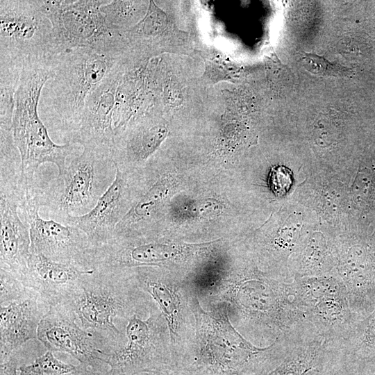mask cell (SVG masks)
Wrapping results in <instances>:
<instances>
[{
    "mask_svg": "<svg viewBox=\"0 0 375 375\" xmlns=\"http://www.w3.org/2000/svg\"><path fill=\"white\" fill-rule=\"evenodd\" d=\"M131 236L115 237L108 243L94 248L90 268L124 269L138 267L176 268L184 280L191 279L199 272L203 256L197 247L169 244Z\"/></svg>",
    "mask_w": 375,
    "mask_h": 375,
    "instance_id": "cell-10",
    "label": "cell"
},
{
    "mask_svg": "<svg viewBox=\"0 0 375 375\" xmlns=\"http://www.w3.org/2000/svg\"><path fill=\"white\" fill-rule=\"evenodd\" d=\"M193 344L178 365L192 375H267L305 335L280 337L267 347L247 340L232 324L223 303L203 307L193 290Z\"/></svg>",
    "mask_w": 375,
    "mask_h": 375,
    "instance_id": "cell-2",
    "label": "cell"
},
{
    "mask_svg": "<svg viewBox=\"0 0 375 375\" xmlns=\"http://www.w3.org/2000/svg\"><path fill=\"white\" fill-rule=\"evenodd\" d=\"M149 4L147 1H110L101 6L100 10L111 27L122 31L144 17Z\"/></svg>",
    "mask_w": 375,
    "mask_h": 375,
    "instance_id": "cell-23",
    "label": "cell"
},
{
    "mask_svg": "<svg viewBox=\"0 0 375 375\" xmlns=\"http://www.w3.org/2000/svg\"><path fill=\"white\" fill-rule=\"evenodd\" d=\"M40 191L37 184L31 186L19 204L20 215L29 227L31 253L89 270L88 262L92 246L87 235L76 226L41 217Z\"/></svg>",
    "mask_w": 375,
    "mask_h": 375,
    "instance_id": "cell-13",
    "label": "cell"
},
{
    "mask_svg": "<svg viewBox=\"0 0 375 375\" xmlns=\"http://www.w3.org/2000/svg\"><path fill=\"white\" fill-rule=\"evenodd\" d=\"M165 132V128L151 117H142L116 132L112 148L116 168L125 172L127 168L147 159L159 146Z\"/></svg>",
    "mask_w": 375,
    "mask_h": 375,
    "instance_id": "cell-21",
    "label": "cell"
},
{
    "mask_svg": "<svg viewBox=\"0 0 375 375\" xmlns=\"http://www.w3.org/2000/svg\"><path fill=\"white\" fill-rule=\"evenodd\" d=\"M116 167V166H115ZM128 173L116 168L115 178L87 214L67 219L65 224L76 226L87 235L92 249L110 242L115 236L117 224L125 216L131 198Z\"/></svg>",
    "mask_w": 375,
    "mask_h": 375,
    "instance_id": "cell-16",
    "label": "cell"
},
{
    "mask_svg": "<svg viewBox=\"0 0 375 375\" xmlns=\"http://www.w3.org/2000/svg\"><path fill=\"white\" fill-rule=\"evenodd\" d=\"M192 288L203 307L224 304L234 327L258 347L280 337L315 333L298 304L294 282L271 273L249 267L212 272Z\"/></svg>",
    "mask_w": 375,
    "mask_h": 375,
    "instance_id": "cell-1",
    "label": "cell"
},
{
    "mask_svg": "<svg viewBox=\"0 0 375 375\" xmlns=\"http://www.w3.org/2000/svg\"><path fill=\"white\" fill-rule=\"evenodd\" d=\"M296 299L310 328L333 344L351 329L357 315L346 288L334 275L295 278Z\"/></svg>",
    "mask_w": 375,
    "mask_h": 375,
    "instance_id": "cell-12",
    "label": "cell"
},
{
    "mask_svg": "<svg viewBox=\"0 0 375 375\" xmlns=\"http://www.w3.org/2000/svg\"><path fill=\"white\" fill-rule=\"evenodd\" d=\"M92 270L31 253L23 283L35 297L50 307L64 302Z\"/></svg>",
    "mask_w": 375,
    "mask_h": 375,
    "instance_id": "cell-18",
    "label": "cell"
},
{
    "mask_svg": "<svg viewBox=\"0 0 375 375\" xmlns=\"http://www.w3.org/2000/svg\"><path fill=\"white\" fill-rule=\"evenodd\" d=\"M131 53L136 57L149 59L170 47L181 46L184 38L172 24L167 15L150 1L144 17L135 26L122 31ZM182 44V43H181Z\"/></svg>",
    "mask_w": 375,
    "mask_h": 375,
    "instance_id": "cell-19",
    "label": "cell"
},
{
    "mask_svg": "<svg viewBox=\"0 0 375 375\" xmlns=\"http://www.w3.org/2000/svg\"><path fill=\"white\" fill-rule=\"evenodd\" d=\"M269 183L274 192L282 194L286 192L291 183L290 172L285 167H274L270 173Z\"/></svg>",
    "mask_w": 375,
    "mask_h": 375,
    "instance_id": "cell-28",
    "label": "cell"
},
{
    "mask_svg": "<svg viewBox=\"0 0 375 375\" xmlns=\"http://www.w3.org/2000/svg\"><path fill=\"white\" fill-rule=\"evenodd\" d=\"M38 339L48 351L65 352L84 367H96L104 363L106 351L90 333L76 322L72 312L62 304L50 306L42 318Z\"/></svg>",
    "mask_w": 375,
    "mask_h": 375,
    "instance_id": "cell-15",
    "label": "cell"
},
{
    "mask_svg": "<svg viewBox=\"0 0 375 375\" xmlns=\"http://www.w3.org/2000/svg\"><path fill=\"white\" fill-rule=\"evenodd\" d=\"M53 76V60L24 66L15 94L12 128L25 185L35 183V172L44 163L54 164L61 174L74 151V144H57L51 140L38 114L42 91Z\"/></svg>",
    "mask_w": 375,
    "mask_h": 375,
    "instance_id": "cell-4",
    "label": "cell"
},
{
    "mask_svg": "<svg viewBox=\"0 0 375 375\" xmlns=\"http://www.w3.org/2000/svg\"><path fill=\"white\" fill-rule=\"evenodd\" d=\"M206 69L203 78L211 83L231 79L233 74L232 66L228 62L227 58L220 57L214 53H202Z\"/></svg>",
    "mask_w": 375,
    "mask_h": 375,
    "instance_id": "cell-26",
    "label": "cell"
},
{
    "mask_svg": "<svg viewBox=\"0 0 375 375\" xmlns=\"http://www.w3.org/2000/svg\"><path fill=\"white\" fill-rule=\"evenodd\" d=\"M322 375H358V374L340 361L335 355L333 360Z\"/></svg>",
    "mask_w": 375,
    "mask_h": 375,
    "instance_id": "cell-29",
    "label": "cell"
},
{
    "mask_svg": "<svg viewBox=\"0 0 375 375\" xmlns=\"http://www.w3.org/2000/svg\"><path fill=\"white\" fill-rule=\"evenodd\" d=\"M138 375H192L185 369L176 365H170L160 369L143 372Z\"/></svg>",
    "mask_w": 375,
    "mask_h": 375,
    "instance_id": "cell-30",
    "label": "cell"
},
{
    "mask_svg": "<svg viewBox=\"0 0 375 375\" xmlns=\"http://www.w3.org/2000/svg\"><path fill=\"white\" fill-rule=\"evenodd\" d=\"M125 333L126 344L105 354L106 375H138L175 365L167 324L156 304L130 318Z\"/></svg>",
    "mask_w": 375,
    "mask_h": 375,
    "instance_id": "cell-9",
    "label": "cell"
},
{
    "mask_svg": "<svg viewBox=\"0 0 375 375\" xmlns=\"http://www.w3.org/2000/svg\"><path fill=\"white\" fill-rule=\"evenodd\" d=\"M126 57L88 96L81 119L69 135L68 142L80 144L83 148L112 152L114 138L112 115L117 90L124 71Z\"/></svg>",
    "mask_w": 375,
    "mask_h": 375,
    "instance_id": "cell-14",
    "label": "cell"
},
{
    "mask_svg": "<svg viewBox=\"0 0 375 375\" xmlns=\"http://www.w3.org/2000/svg\"><path fill=\"white\" fill-rule=\"evenodd\" d=\"M0 375H19L14 354L1 361Z\"/></svg>",
    "mask_w": 375,
    "mask_h": 375,
    "instance_id": "cell-31",
    "label": "cell"
},
{
    "mask_svg": "<svg viewBox=\"0 0 375 375\" xmlns=\"http://www.w3.org/2000/svg\"><path fill=\"white\" fill-rule=\"evenodd\" d=\"M129 51L91 47L66 50L53 59L44 97L68 135L78 125L88 96Z\"/></svg>",
    "mask_w": 375,
    "mask_h": 375,
    "instance_id": "cell-5",
    "label": "cell"
},
{
    "mask_svg": "<svg viewBox=\"0 0 375 375\" xmlns=\"http://www.w3.org/2000/svg\"><path fill=\"white\" fill-rule=\"evenodd\" d=\"M112 152L83 148L66 162L63 172L40 191L41 208L60 223L87 214L112 183L116 173Z\"/></svg>",
    "mask_w": 375,
    "mask_h": 375,
    "instance_id": "cell-6",
    "label": "cell"
},
{
    "mask_svg": "<svg viewBox=\"0 0 375 375\" xmlns=\"http://www.w3.org/2000/svg\"><path fill=\"white\" fill-rule=\"evenodd\" d=\"M23 192H0V269L23 281L31 255L29 227L19 215Z\"/></svg>",
    "mask_w": 375,
    "mask_h": 375,
    "instance_id": "cell-17",
    "label": "cell"
},
{
    "mask_svg": "<svg viewBox=\"0 0 375 375\" xmlns=\"http://www.w3.org/2000/svg\"><path fill=\"white\" fill-rule=\"evenodd\" d=\"M49 306L36 297L0 307V359L4 360L25 342L38 339L40 322Z\"/></svg>",
    "mask_w": 375,
    "mask_h": 375,
    "instance_id": "cell-20",
    "label": "cell"
},
{
    "mask_svg": "<svg viewBox=\"0 0 375 375\" xmlns=\"http://www.w3.org/2000/svg\"><path fill=\"white\" fill-rule=\"evenodd\" d=\"M18 370L19 375H74L79 372L76 366L57 359L50 351Z\"/></svg>",
    "mask_w": 375,
    "mask_h": 375,
    "instance_id": "cell-24",
    "label": "cell"
},
{
    "mask_svg": "<svg viewBox=\"0 0 375 375\" xmlns=\"http://www.w3.org/2000/svg\"><path fill=\"white\" fill-rule=\"evenodd\" d=\"M109 0H40L49 19L58 54L78 47L128 51L121 31L111 27L100 10Z\"/></svg>",
    "mask_w": 375,
    "mask_h": 375,
    "instance_id": "cell-8",
    "label": "cell"
},
{
    "mask_svg": "<svg viewBox=\"0 0 375 375\" xmlns=\"http://www.w3.org/2000/svg\"><path fill=\"white\" fill-rule=\"evenodd\" d=\"M58 55L51 24L37 1H0V65L22 69Z\"/></svg>",
    "mask_w": 375,
    "mask_h": 375,
    "instance_id": "cell-7",
    "label": "cell"
},
{
    "mask_svg": "<svg viewBox=\"0 0 375 375\" xmlns=\"http://www.w3.org/2000/svg\"><path fill=\"white\" fill-rule=\"evenodd\" d=\"M61 304L106 353H110L126 342V333L115 324V319L128 321L136 313L149 310L156 303L126 269H94Z\"/></svg>",
    "mask_w": 375,
    "mask_h": 375,
    "instance_id": "cell-3",
    "label": "cell"
},
{
    "mask_svg": "<svg viewBox=\"0 0 375 375\" xmlns=\"http://www.w3.org/2000/svg\"><path fill=\"white\" fill-rule=\"evenodd\" d=\"M35 297L22 281L12 274L0 269V304L23 301Z\"/></svg>",
    "mask_w": 375,
    "mask_h": 375,
    "instance_id": "cell-25",
    "label": "cell"
},
{
    "mask_svg": "<svg viewBox=\"0 0 375 375\" xmlns=\"http://www.w3.org/2000/svg\"><path fill=\"white\" fill-rule=\"evenodd\" d=\"M138 285L155 301L169 329L176 365L189 352L195 336L191 307L192 286L180 276L156 267L127 269Z\"/></svg>",
    "mask_w": 375,
    "mask_h": 375,
    "instance_id": "cell-11",
    "label": "cell"
},
{
    "mask_svg": "<svg viewBox=\"0 0 375 375\" xmlns=\"http://www.w3.org/2000/svg\"><path fill=\"white\" fill-rule=\"evenodd\" d=\"M303 66L310 72L323 76H338L342 73L344 67L330 62L324 58L313 53H304L301 59Z\"/></svg>",
    "mask_w": 375,
    "mask_h": 375,
    "instance_id": "cell-27",
    "label": "cell"
},
{
    "mask_svg": "<svg viewBox=\"0 0 375 375\" xmlns=\"http://www.w3.org/2000/svg\"><path fill=\"white\" fill-rule=\"evenodd\" d=\"M335 357V351L326 339L310 334L299 340L267 375H322Z\"/></svg>",
    "mask_w": 375,
    "mask_h": 375,
    "instance_id": "cell-22",
    "label": "cell"
}]
</instances>
